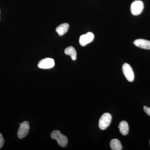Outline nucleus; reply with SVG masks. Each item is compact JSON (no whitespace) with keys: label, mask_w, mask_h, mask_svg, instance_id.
Listing matches in <instances>:
<instances>
[{"label":"nucleus","mask_w":150,"mask_h":150,"mask_svg":"<svg viewBox=\"0 0 150 150\" xmlns=\"http://www.w3.org/2000/svg\"><path fill=\"white\" fill-rule=\"evenodd\" d=\"M51 137L53 139L56 140L58 144L62 147H66L68 144V139L65 135H63L60 131L55 130L51 134Z\"/></svg>","instance_id":"obj_1"},{"label":"nucleus","mask_w":150,"mask_h":150,"mask_svg":"<svg viewBox=\"0 0 150 150\" xmlns=\"http://www.w3.org/2000/svg\"><path fill=\"white\" fill-rule=\"evenodd\" d=\"M112 120V116L109 113H105L100 118L99 127L101 130H104L107 129L110 125Z\"/></svg>","instance_id":"obj_2"},{"label":"nucleus","mask_w":150,"mask_h":150,"mask_svg":"<svg viewBox=\"0 0 150 150\" xmlns=\"http://www.w3.org/2000/svg\"><path fill=\"white\" fill-rule=\"evenodd\" d=\"M144 8V3L141 1H134L131 6V13L134 16L140 15L143 11Z\"/></svg>","instance_id":"obj_3"},{"label":"nucleus","mask_w":150,"mask_h":150,"mask_svg":"<svg viewBox=\"0 0 150 150\" xmlns=\"http://www.w3.org/2000/svg\"><path fill=\"white\" fill-rule=\"evenodd\" d=\"M29 129V123L28 121H25L21 123L17 133L19 139H22L26 137L28 134Z\"/></svg>","instance_id":"obj_4"},{"label":"nucleus","mask_w":150,"mask_h":150,"mask_svg":"<svg viewBox=\"0 0 150 150\" xmlns=\"http://www.w3.org/2000/svg\"><path fill=\"white\" fill-rule=\"evenodd\" d=\"M122 69L123 74L127 80L130 82H133L134 79V71L130 65L125 63L123 65Z\"/></svg>","instance_id":"obj_5"},{"label":"nucleus","mask_w":150,"mask_h":150,"mask_svg":"<svg viewBox=\"0 0 150 150\" xmlns=\"http://www.w3.org/2000/svg\"><path fill=\"white\" fill-rule=\"evenodd\" d=\"M54 65L55 62L54 59L48 58L39 61L38 67L41 69H49L54 67Z\"/></svg>","instance_id":"obj_6"},{"label":"nucleus","mask_w":150,"mask_h":150,"mask_svg":"<svg viewBox=\"0 0 150 150\" xmlns=\"http://www.w3.org/2000/svg\"><path fill=\"white\" fill-rule=\"evenodd\" d=\"M94 38V35L92 33L88 32L86 34L81 35L79 38V43L82 46H85L92 42Z\"/></svg>","instance_id":"obj_7"},{"label":"nucleus","mask_w":150,"mask_h":150,"mask_svg":"<svg viewBox=\"0 0 150 150\" xmlns=\"http://www.w3.org/2000/svg\"><path fill=\"white\" fill-rule=\"evenodd\" d=\"M134 45L139 48L150 50V41L143 39H138L134 41Z\"/></svg>","instance_id":"obj_8"},{"label":"nucleus","mask_w":150,"mask_h":150,"mask_svg":"<svg viewBox=\"0 0 150 150\" xmlns=\"http://www.w3.org/2000/svg\"><path fill=\"white\" fill-rule=\"evenodd\" d=\"M69 25L68 23H64L62 24L56 28V32L60 36H63L67 33L69 30Z\"/></svg>","instance_id":"obj_9"},{"label":"nucleus","mask_w":150,"mask_h":150,"mask_svg":"<svg viewBox=\"0 0 150 150\" xmlns=\"http://www.w3.org/2000/svg\"><path fill=\"white\" fill-rule=\"evenodd\" d=\"M118 127L122 135L126 136L128 134L129 131V125L126 121H121Z\"/></svg>","instance_id":"obj_10"},{"label":"nucleus","mask_w":150,"mask_h":150,"mask_svg":"<svg viewBox=\"0 0 150 150\" xmlns=\"http://www.w3.org/2000/svg\"><path fill=\"white\" fill-rule=\"evenodd\" d=\"M65 54L71 56L72 60L75 61L77 59V53L76 49L72 46H69L65 49Z\"/></svg>","instance_id":"obj_11"},{"label":"nucleus","mask_w":150,"mask_h":150,"mask_svg":"<svg viewBox=\"0 0 150 150\" xmlns=\"http://www.w3.org/2000/svg\"><path fill=\"white\" fill-rule=\"evenodd\" d=\"M110 147L112 150H121L122 149V145L121 142L117 139H113L110 142Z\"/></svg>","instance_id":"obj_12"},{"label":"nucleus","mask_w":150,"mask_h":150,"mask_svg":"<svg viewBox=\"0 0 150 150\" xmlns=\"http://www.w3.org/2000/svg\"><path fill=\"white\" fill-rule=\"evenodd\" d=\"M4 144V139L3 138L2 135L0 133V149H1Z\"/></svg>","instance_id":"obj_13"},{"label":"nucleus","mask_w":150,"mask_h":150,"mask_svg":"<svg viewBox=\"0 0 150 150\" xmlns=\"http://www.w3.org/2000/svg\"><path fill=\"white\" fill-rule=\"evenodd\" d=\"M144 112L150 116V107H148L146 106H144Z\"/></svg>","instance_id":"obj_14"},{"label":"nucleus","mask_w":150,"mask_h":150,"mask_svg":"<svg viewBox=\"0 0 150 150\" xmlns=\"http://www.w3.org/2000/svg\"><path fill=\"white\" fill-rule=\"evenodd\" d=\"M21 123H19V125H21Z\"/></svg>","instance_id":"obj_15"},{"label":"nucleus","mask_w":150,"mask_h":150,"mask_svg":"<svg viewBox=\"0 0 150 150\" xmlns=\"http://www.w3.org/2000/svg\"></svg>","instance_id":"obj_16"}]
</instances>
